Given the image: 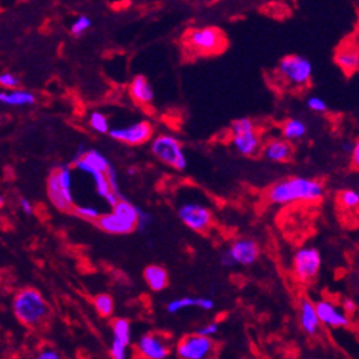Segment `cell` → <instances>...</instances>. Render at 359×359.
Masks as SVG:
<instances>
[{
    "label": "cell",
    "instance_id": "cell-19",
    "mask_svg": "<svg viewBox=\"0 0 359 359\" xmlns=\"http://www.w3.org/2000/svg\"><path fill=\"white\" fill-rule=\"evenodd\" d=\"M129 94L140 104H151L154 100V91L149 79L142 75H138L133 79L129 86Z\"/></svg>",
    "mask_w": 359,
    "mask_h": 359
},
{
    "label": "cell",
    "instance_id": "cell-24",
    "mask_svg": "<svg viewBox=\"0 0 359 359\" xmlns=\"http://www.w3.org/2000/svg\"><path fill=\"white\" fill-rule=\"evenodd\" d=\"M306 129L308 128L304 121L293 118V119H287L285 122L282 134H283V138L287 141H298L306 135Z\"/></svg>",
    "mask_w": 359,
    "mask_h": 359
},
{
    "label": "cell",
    "instance_id": "cell-42",
    "mask_svg": "<svg viewBox=\"0 0 359 359\" xmlns=\"http://www.w3.org/2000/svg\"><path fill=\"white\" fill-rule=\"evenodd\" d=\"M341 306L345 308V311H346L348 314L355 313V309H356L355 302H353V301H351V299H345V301H344V304H341Z\"/></svg>",
    "mask_w": 359,
    "mask_h": 359
},
{
    "label": "cell",
    "instance_id": "cell-21",
    "mask_svg": "<svg viewBox=\"0 0 359 359\" xmlns=\"http://www.w3.org/2000/svg\"><path fill=\"white\" fill-rule=\"evenodd\" d=\"M0 102L11 107H24L36 103V95L20 88L6 90L0 93Z\"/></svg>",
    "mask_w": 359,
    "mask_h": 359
},
{
    "label": "cell",
    "instance_id": "cell-3",
    "mask_svg": "<svg viewBox=\"0 0 359 359\" xmlns=\"http://www.w3.org/2000/svg\"><path fill=\"white\" fill-rule=\"evenodd\" d=\"M48 198L60 211H74L75 203L72 195V172L69 166H60L48 176Z\"/></svg>",
    "mask_w": 359,
    "mask_h": 359
},
{
    "label": "cell",
    "instance_id": "cell-15",
    "mask_svg": "<svg viewBox=\"0 0 359 359\" xmlns=\"http://www.w3.org/2000/svg\"><path fill=\"white\" fill-rule=\"evenodd\" d=\"M233 259L236 261V264L241 266H251L254 264L258 255H259V248L258 245L252 239H238L232 243V247L229 248Z\"/></svg>",
    "mask_w": 359,
    "mask_h": 359
},
{
    "label": "cell",
    "instance_id": "cell-27",
    "mask_svg": "<svg viewBox=\"0 0 359 359\" xmlns=\"http://www.w3.org/2000/svg\"><path fill=\"white\" fill-rule=\"evenodd\" d=\"M94 306L95 311L99 313L102 317H110L113 313V298L110 295H106V293H102V295H97L94 298Z\"/></svg>",
    "mask_w": 359,
    "mask_h": 359
},
{
    "label": "cell",
    "instance_id": "cell-6",
    "mask_svg": "<svg viewBox=\"0 0 359 359\" xmlns=\"http://www.w3.org/2000/svg\"><path fill=\"white\" fill-rule=\"evenodd\" d=\"M232 144L239 154L252 157L259 150V137L251 119L242 118L232 123L231 126Z\"/></svg>",
    "mask_w": 359,
    "mask_h": 359
},
{
    "label": "cell",
    "instance_id": "cell-4",
    "mask_svg": "<svg viewBox=\"0 0 359 359\" xmlns=\"http://www.w3.org/2000/svg\"><path fill=\"white\" fill-rule=\"evenodd\" d=\"M277 72L292 87H306L313 78V63L299 55L285 56L277 67Z\"/></svg>",
    "mask_w": 359,
    "mask_h": 359
},
{
    "label": "cell",
    "instance_id": "cell-26",
    "mask_svg": "<svg viewBox=\"0 0 359 359\" xmlns=\"http://www.w3.org/2000/svg\"><path fill=\"white\" fill-rule=\"evenodd\" d=\"M337 201H339L341 208L355 210V208L359 207V191L352 189V188L340 191Z\"/></svg>",
    "mask_w": 359,
    "mask_h": 359
},
{
    "label": "cell",
    "instance_id": "cell-8",
    "mask_svg": "<svg viewBox=\"0 0 359 359\" xmlns=\"http://www.w3.org/2000/svg\"><path fill=\"white\" fill-rule=\"evenodd\" d=\"M321 270V255L317 248L304 247L293 255V274L302 283L313 282Z\"/></svg>",
    "mask_w": 359,
    "mask_h": 359
},
{
    "label": "cell",
    "instance_id": "cell-1",
    "mask_svg": "<svg viewBox=\"0 0 359 359\" xmlns=\"http://www.w3.org/2000/svg\"><path fill=\"white\" fill-rule=\"evenodd\" d=\"M324 197V185L317 179L293 176L274 184L267 198L271 204L287 205L293 203H316Z\"/></svg>",
    "mask_w": 359,
    "mask_h": 359
},
{
    "label": "cell",
    "instance_id": "cell-5",
    "mask_svg": "<svg viewBox=\"0 0 359 359\" xmlns=\"http://www.w3.org/2000/svg\"><path fill=\"white\" fill-rule=\"evenodd\" d=\"M185 41L194 52L201 55L220 53L227 44L223 32L215 27L194 28L187 34Z\"/></svg>",
    "mask_w": 359,
    "mask_h": 359
},
{
    "label": "cell",
    "instance_id": "cell-16",
    "mask_svg": "<svg viewBox=\"0 0 359 359\" xmlns=\"http://www.w3.org/2000/svg\"><path fill=\"white\" fill-rule=\"evenodd\" d=\"M95 223L102 231H104L107 233H113V235L130 233L137 227L135 223L126 220L121 215L115 213V211H111V213H107V215H103Z\"/></svg>",
    "mask_w": 359,
    "mask_h": 359
},
{
    "label": "cell",
    "instance_id": "cell-22",
    "mask_svg": "<svg viewBox=\"0 0 359 359\" xmlns=\"http://www.w3.org/2000/svg\"><path fill=\"white\" fill-rule=\"evenodd\" d=\"M189 306H197L200 309H204V311H210V309H213L215 302H213V299H210V298H191V297H185V298H181V299L170 301L168 304V311L170 314H176V313L182 311V309H187Z\"/></svg>",
    "mask_w": 359,
    "mask_h": 359
},
{
    "label": "cell",
    "instance_id": "cell-12",
    "mask_svg": "<svg viewBox=\"0 0 359 359\" xmlns=\"http://www.w3.org/2000/svg\"><path fill=\"white\" fill-rule=\"evenodd\" d=\"M320 321L325 327L330 329H345L351 325L349 314L344 306H340L329 299H321L316 304Z\"/></svg>",
    "mask_w": 359,
    "mask_h": 359
},
{
    "label": "cell",
    "instance_id": "cell-2",
    "mask_svg": "<svg viewBox=\"0 0 359 359\" xmlns=\"http://www.w3.org/2000/svg\"><path fill=\"white\" fill-rule=\"evenodd\" d=\"M12 309L15 317L27 327H39L50 314V308L41 293L36 289H22L16 293Z\"/></svg>",
    "mask_w": 359,
    "mask_h": 359
},
{
    "label": "cell",
    "instance_id": "cell-36",
    "mask_svg": "<svg viewBox=\"0 0 359 359\" xmlns=\"http://www.w3.org/2000/svg\"><path fill=\"white\" fill-rule=\"evenodd\" d=\"M107 177H109V182H110V185H111L113 191H115L116 194H119V195H121V189H119V185H118L116 173H115V170H113V168H111V166H110V168H109V170H107ZM121 197H122V195H121Z\"/></svg>",
    "mask_w": 359,
    "mask_h": 359
},
{
    "label": "cell",
    "instance_id": "cell-29",
    "mask_svg": "<svg viewBox=\"0 0 359 359\" xmlns=\"http://www.w3.org/2000/svg\"><path fill=\"white\" fill-rule=\"evenodd\" d=\"M90 126L99 134H109L110 128H109V121L107 118L100 111H93L90 115Z\"/></svg>",
    "mask_w": 359,
    "mask_h": 359
},
{
    "label": "cell",
    "instance_id": "cell-20",
    "mask_svg": "<svg viewBox=\"0 0 359 359\" xmlns=\"http://www.w3.org/2000/svg\"><path fill=\"white\" fill-rule=\"evenodd\" d=\"M292 153H293L292 145L287 140H273L264 147L263 150L264 157L276 163H283L290 160Z\"/></svg>",
    "mask_w": 359,
    "mask_h": 359
},
{
    "label": "cell",
    "instance_id": "cell-23",
    "mask_svg": "<svg viewBox=\"0 0 359 359\" xmlns=\"http://www.w3.org/2000/svg\"><path fill=\"white\" fill-rule=\"evenodd\" d=\"M144 279L147 283H149L151 290L160 292L168 286L169 276H168V271L163 267L149 266L144 270Z\"/></svg>",
    "mask_w": 359,
    "mask_h": 359
},
{
    "label": "cell",
    "instance_id": "cell-32",
    "mask_svg": "<svg viewBox=\"0 0 359 359\" xmlns=\"http://www.w3.org/2000/svg\"><path fill=\"white\" fill-rule=\"evenodd\" d=\"M306 106L309 107V110H313L316 113H325L329 110V106L327 103H325L321 97L318 95H313L309 97V99L306 100Z\"/></svg>",
    "mask_w": 359,
    "mask_h": 359
},
{
    "label": "cell",
    "instance_id": "cell-37",
    "mask_svg": "<svg viewBox=\"0 0 359 359\" xmlns=\"http://www.w3.org/2000/svg\"><path fill=\"white\" fill-rule=\"evenodd\" d=\"M151 222H153L151 216L147 215V213H142V211L140 210V217H138V224H137V227H140V229H144V227L150 226Z\"/></svg>",
    "mask_w": 359,
    "mask_h": 359
},
{
    "label": "cell",
    "instance_id": "cell-33",
    "mask_svg": "<svg viewBox=\"0 0 359 359\" xmlns=\"http://www.w3.org/2000/svg\"><path fill=\"white\" fill-rule=\"evenodd\" d=\"M0 86H2L5 90H13L20 86V79L18 76L11 72H4L0 75Z\"/></svg>",
    "mask_w": 359,
    "mask_h": 359
},
{
    "label": "cell",
    "instance_id": "cell-17",
    "mask_svg": "<svg viewBox=\"0 0 359 359\" xmlns=\"http://www.w3.org/2000/svg\"><path fill=\"white\" fill-rule=\"evenodd\" d=\"M299 324L302 330L309 334V336H314L318 333V329L321 325L318 313H317V308L316 304H313L311 301L308 299H302L301 305H299Z\"/></svg>",
    "mask_w": 359,
    "mask_h": 359
},
{
    "label": "cell",
    "instance_id": "cell-13",
    "mask_svg": "<svg viewBox=\"0 0 359 359\" xmlns=\"http://www.w3.org/2000/svg\"><path fill=\"white\" fill-rule=\"evenodd\" d=\"M113 140L129 144V145H140L149 141L153 135V128L149 122H138L135 125H130L126 128L110 129L109 134Z\"/></svg>",
    "mask_w": 359,
    "mask_h": 359
},
{
    "label": "cell",
    "instance_id": "cell-11",
    "mask_svg": "<svg viewBox=\"0 0 359 359\" xmlns=\"http://www.w3.org/2000/svg\"><path fill=\"white\" fill-rule=\"evenodd\" d=\"M177 216L187 227L195 232H205L213 223V216H211L210 210L195 203H185L179 207Z\"/></svg>",
    "mask_w": 359,
    "mask_h": 359
},
{
    "label": "cell",
    "instance_id": "cell-7",
    "mask_svg": "<svg viewBox=\"0 0 359 359\" xmlns=\"http://www.w3.org/2000/svg\"><path fill=\"white\" fill-rule=\"evenodd\" d=\"M153 154L176 170H184L187 168V157L184 154L182 145L176 138L170 135H160L151 144Z\"/></svg>",
    "mask_w": 359,
    "mask_h": 359
},
{
    "label": "cell",
    "instance_id": "cell-9",
    "mask_svg": "<svg viewBox=\"0 0 359 359\" xmlns=\"http://www.w3.org/2000/svg\"><path fill=\"white\" fill-rule=\"evenodd\" d=\"M215 351V341L198 333L184 337L177 345V355L182 359H205L213 355Z\"/></svg>",
    "mask_w": 359,
    "mask_h": 359
},
{
    "label": "cell",
    "instance_id": "cell-41",
    "mask_svg": "<svg viewBox=\"0 0 359 359\" xmlns=\"http://www.w3.org/2000/svg\"><path fill=\"white\" fill-rule=\"evenodd\" d=\"M20 207L24 211L25 215H32V204L27 200V198H21L20 200Z\"/></svg>",
    "mask_w": 359,
    "mask_h": 359
},
{
    "label": "cell",
    "instance_id": "cell-30",
    "mask_svg": "<svg viewBox=\"0 0 359 359\" xmlns=\"http://www.w3.org/2000/svg\"><path fill=\"white\" fill-rule=\"evenodd\" d=\"M74 213L78 217L84 219V220H88V222H97V220L102 217L100 211L97 210V208H94V207H90V205H76L74 208Z\"/></svg>",
    "mask_w": 359,
    "mask_h": 359
},
{
    "label": "cell",
    "instance_id": "cell-34",
    "mask_svg": "<svg viewBox=\"0 0 359 359\" xmlns=\"http://www.w3.org/2000/svg\"><path fill=\"white\" fill-rule=\"evenodd\" d=\"M126 349H128V346L123 345L122 341L113 339L111 348H110V355H111L113 359H125L126 358Z\"/></svg>",
    "mask_w": 359,
    "mask_h": 359
},
{
    "label": "cell",
    "instance_id": "cell-31",
    "mask_svg": "<svg viewBox=\"0 0 359 359\" xmlns=\"http://www.w3.org/2000/svg\"><path fill=\"white\" fill-rule=\"evenodd\" d=\"M91 27V20L86 15H81L71 25V34L75 37H81Z\"/></svg>",
    "mask_w": 359,
    "mask_h": 359
},
{
    "label": "cell",
    "instance_id": "cell-28",
    "mask_svg": "<svg viewBox=\"0 0 359 359\" xmlns=\"http://www.w3.org/2000/svg\"><path fill=\"white\" fill-rule=\"evenodd\" d=\"M83 158L86 161H88L91 166L100 169L103 172H107L109 168H110V163L107 161V158L100 151H97V150H88Z\"/></svg>",
    "mask_w": 359,
    "mask_h": 359
},
{
    "label": "cell",
    "instance_id": "cell-14",
    "mask_svg": "<svg viewBox=\"0 0 359 359\" xmlns=\"http://www.w3.org/2000/svg\"><path fill=\"white\" fill-rule=\"evenodd\" d=\"M137 352L147 359H165L169 356L170 349L158 336L145 334L138 340Z\"/></svg>",
    "mask_w": 359,
    "mask_h": 359
},
{
    "label": "cell",
    "instance_id": "cell-10",
    "mask_svg": "<svg viewBox=\"0 0 359 359\" xmlns=\"http://www.w3.org/2000/svg\"><path fill=\"white\" fill-rule=\"evenodd\" d=\"M75 163V168L81 172L84 173H88L93 181L95 184V189H97V194L100 195L102 198H104L107 201V204L110 207H115L119 200L122 198L119 194H116L115 191H113L110 182H109V177H107V172H103L100 169H97L94 166H91L88 161H86L84 158H78V160H74Z\"/></svg>",
    "mask_w": 359,
    "mask_h": 359
},
{
    "label": "cell",
    "instance_id": "cell-39",
    "mask_svg": "<svg viewBox=\"0 0 359 359\" xmlns=\"http://www.w3.org/2000/svg\"><path fill=\"white\" fill-rule=\"evenodd\" d=\"M351 158H352V165L359 169V140L353 144L352 151H351Z\"/></svg>",
    "mask_w": 359,
    "mask_h": 359
},
{
    "label": "cell",
    "instance_id": "cell-38",
    "mask_svg": "<svg viewBox=\"0 0 359 359\" xmlns=\"http://www.w3.org/2000/svg\"><path fill=\"white\" fill-rule=\"evenodd\" d=\"M220 261H222V264H223L224 267H233V266H236V261L233 259V257H232L231 251H226V252H223V254H222Z\"/></svg>",
    "mask_w": 359,
    "mask_h": 359
},
{
    "label": "cell",
    "instance_id": "cell-40",
    "mask_svg": "<svg viewBox=\"0 0 359 359\" xmlns=\"http://www.w3.org/2000/svg\"><path fill=\"white\" fill-rule=\"evenodd\" d=\"M37 358H39V359H59L60 356H59L57 352H55V351H52V349H44V351H41V352L39 353Z\"/></svg>",
    "mask_w": 359,
    "mask_h": 359
},
{
    "label": "cell",
    "instance_id": "cell-18",
    "mask_svg": "<svg viewBox=\"0 0 359 359\" xmlns=\"http://www.w3.org/2000/svg\"><path fill=\"white\" fill-rule=\"evenodd\" d=\"M334 60L341 71L352 74L359 69V48L353 44L340 46L336 52Z\"/></svg>",
    "mask_w": 359,
    "mask_h": 359
},
{
    "label": "cell",
    "instance_id": "cell-25",
    "mask_svg": "<svg viewBox=\"0 0 359 359\" xmlns=\"http://www.w3.org/2000/svg\"><path fill=\"white\" fill-rule=\"evenodd\" d=\"M113 339L122 341L123 345H130V324L125 318H116L111 323Z\"/></svg>",
    "mask_w": 359,
    "mask_h": 359
},
{
    "label": "cell",
    "instance_id": "cell-35",
    "mask_svg": "<svg viewBox=\"0 0 359 359\" xmlns=\"http://www.w3.org/2000/svg\"><path fill=\"white\" fill-rule=\"evenodd\" d=\"M217 332H219V324L217 323H210V324L204 325V327L200 329L197 333L203 334V336H207V337H211L213 334H216Z\"/></svg>",
    "mask_w": 359,
    "mask_h": 359
}]
</instances>
